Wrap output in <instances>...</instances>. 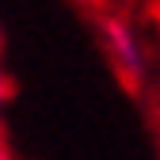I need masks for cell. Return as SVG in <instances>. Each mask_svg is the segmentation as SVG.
I'll return each mask as SVG.
<instances>
[{"mask_svg": "<svg viewBox=\"0 0 160 160\" xmlns=\"http://www.w3.org/2000/svg\"><path fill=\"white\" fill-rule=\"evenodd\" d=\"M111 46H114V57H118V65H122L126 72H137V46H133V38H130V31L126 27H118V23H111Z\"/></svg>", "mask_w": 160, "mask_h": 160, "instance_id": "cell-1", "label": "cell"}, {"mask_svg": "<svg viewBox=\"0 0 160 160\" xmlns=\"http://www.w3.org/2000/svg\"><path fill=\"white\" fill-rule=\"evenodd\" d=\"M8 92H12V88H8V76L0 72V107H4V99H8Z\"/></svg>", "mask_w": 160, "mask_h": 160, "instance_id": "cell-2", "label": "cell"}, {"mask_svg": "<svg viewBox=\"0 0 160 160\" xmlns=\"http://www.w3.org/2000/svg\"><path fill=\"white\" fill-rule=\"evenodd\" d=\"M0 160H12V156H8V145H4V137H0Z\"/></svg>", "mask_w": 160, "mask_h": 160, "instance_id": "cell-3", "label": "cell"}]
</instances>
